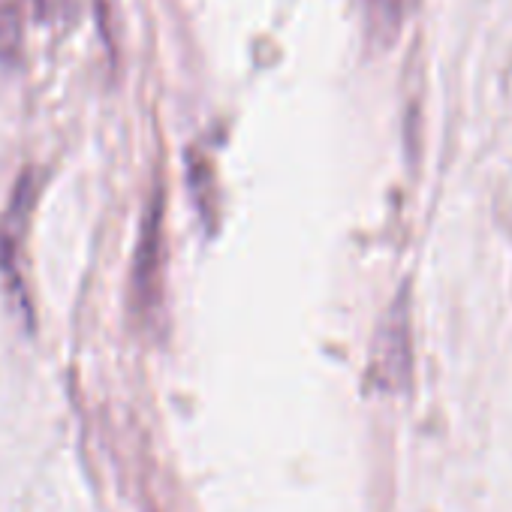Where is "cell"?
I'll use <instances>...</instances> for the list:
<instances>
[{
	"mask_svg": "<svg viewBox=\"0 0 512 512\" xmlns=\"http://www.w3.org/2000/svg\"><path fill=\"white\" fill-rule=\"evenodd\" d=\"M416 0H365V25L368 37L377 46H392Z\"/></svg>",
	"mask_w": 512,
	"mask_h": 512,
	"instance_id": "obj_1",
	"label": "cell"
}]
</instances>
